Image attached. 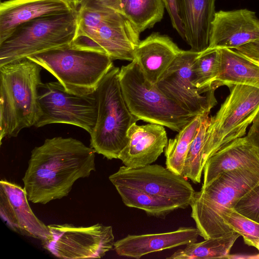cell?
<instances>
[{
	"label": "cell",
	"mask_w": 259,
	"mask_h": 259,
	"mask_svg": "<svg viewBox=\"0 0 259 259\" xmlns=\"http://www.w3.org/2000/svg\"><path fill=\"white\" fill-rule=\"evenodd\" d=\"M256 63H258V64H259V62H256Z\"/></svg>",
	"instance_id": "obj_36"
},
{
	"label": "cell",
	"mask_w": 259,
	"mask_h": 259,
	"mask_svg": "<svg viewBox=\"0 0 259 259\" xmlns=\"http://www.w3.org/2000/svg\"><path fill=\"white\" fill-rule=\"evenodd\" d=\"M259 40V19L246 9L216 12L208 49H236Z\"/></svg>",
	"instance_id": "obj_15"
},
{
	"label": "cell",
	"mask_w": 259,
	"mask_h": 259,
	"mask_svg": "<svg viewBox=\"0 0 259 259\" xmlns=\"http://www.w3.org/2000/svg\"><path fill=\"white\" fill-rule=\"evenodd\" d=\"M246 137L259 155V113L253 120Z\"/></svg>",
	"instance_id": "obj_34"
},
{
	"label": "cell",
	"mask_w": 259,
	"mask_h": 259,
	"mask_svg": "<svg viewBox=\"0 0 259 259\" xmlns=\"http://www.w3.org/2000/svg\"><path fill=\"white\" fill-rule=\"evenodd\" d=\"M173 28L185 40V31L179 11V0H163Z\"/></svg>",
	"instance_id": "obj_31"
},
{
	"label": "cell",
	"mask_w": 259,
	"mask_h": 259,
	"mask_svg": "<svg viewBox=\"0 0 259 259\" xmlns=\"http://www.w3.org/2000/svg\"><path fill=\"white\" fill-rule=\"evenodd\" d=\"M209 121L208 115L202 117L200 125L188 152L182 175L195 184L200 183L205 164L204 147Z\"/></svg>",
	"instance_id": "obj_28"
},
{
	"label": "cell",
	"mask_w": 259,
	"mask_h": 259,
	"mask_svg": "<svg viewBox=\"0 0 259 259\" xmlns=\"http://www.w3.org/2000/svg\"><path fill=\"white\" fill-rule=\"evenodd\" d=\"M42 67L26 58L0 66V141L34 126L41 115L38 89Z\"/></svg>",
	"instance_id": "obj_2"
},
{
	"label": "cell",
	"mask_w": 259,
	"mask_h": 259,
	"mask_svg": "<svg viewBox=\"0 0 259 259\" xmlns=\"http://www.w3.org/2000/svg\"><path fill=\"white\" fill-rule=\"evenodd\" d=\"M240 235L235 232L217 238L192 242L175 251L168 259H208L228 258L231 248Z\"/></svg>",
	"instance_id": "obj_23"
},
{
	"label": "cell",
	"mask_w": 259,
	"mask_h": 259,
	"mask_svg": "<svg viewBox=\"0 0 259 259\" xmlns=\"http://www.w3.org/2000/svg\"><path fill=\"white\" fill-rule=\"evenodd\" d=\"M128 142L118 159L131 168H139L155 162L163 152L168 139L164 126L156 123L138 125L134 123L129 128Z\"/></svg>",
	"instance_id": "obj_16"
},
{
	"label": "cell",
	"mask_w": 259,
	"mask_h": 259,
	"mask_svg": "<svg viewBox=\"0 0 259 259\" xmlns=\"http://www.w3.org/2000/svg\"><path fill=\"white\" fill-rule=\"evenodd\" d=\"M179 11L190 50L200 53L207 49L216 13L215 0H179Z\"/></svg>",
	"instance_id": "obj_21"
},
{
	"label": "cell",
	"mask_w": 259,
	"mask_h": 259,
	"mask_svg": "<svg viewBox=\"0 0 259 259\" xmlns=\"http://www.w3.org/2000/svg\"><path fill=\"white\" fill-rule=\"evenodd\" d=\"M202 116L196 117L179 132L174 138L168 140L165 148L166 167L177 175H182L188 152Z\"/></svg>",
	"instance_id": "obj_25"
},
{
	"label": "cell",
	"mask_w": 259,
	"mask_h": 259,
	"mask_svg": "<svg viewBox=\"0 0 259 259\" xmlns=\"http://www.w3.org/2000/svg\"><path fill=\"white\" fill-rule=\"evenodd\" d=\"M126 1L127 0H86L81 6L106 8L122 14L123 9Z\"/></svg>",
	"instance_id": "obj_32"
},
{
	"label": "cell",
	"mask_w": 259,
	"mask_h": 259,
	"mask_svg": "<svg viewBox=\"0 0 259 259\" xmlns=\"http://www.w3.org/2000/svg\"><path fill=\"white\" fill-rule=\"evenodd\" d=\"M238 169L259 173V155L246 136L233 140L207 160L203 168L201 189L224 173Z\"/></svg>",
	"instance_id": "obj_19"
},
{
	"label": "cell",
	"mask_w": 259,
	"mask_h": 259,
	"mask_svg": "<svg viewBox=\"0 0 259 259\" xmlns=\"http://www.w3.org/2000/svg\"><path fill=\"white\" fill-rule=\"evenodd\" d=\"M221 218L232 232L242 236L246 244L259 250V223L242 215L233 208L225 209Z\"/></svg>",
	"instance_id": "obj_29"
},
{
	"label": "cell",
	"mask_w": 259,
	"mask_h": 259,
	"mask_svg": "<svg viewBox=\"0 0 259 259\" xmlns=\"http://www.w3.org/2000/svg\"><path fill=\"white\" fill-rule=\"evenodd\" d=\"M49 237L42 244L56 257L63 259L101 258L113 249L114 236L112 227L101 224L88 227L72 225L48 226Z\"/></svg>",
	"instance_id": "obj_11"
},
{
	"label": "cell",
	"mask_w": 259,
	"mask_h": 259,
	"mask_svg": "<svg viewBox=\"0 0 259 259\" xmlns=\"http://www.w3.org/2000/svg\"><path fill=\"white\" fill-rule=\"evenodd\" d=\"M199 235L197 228L192 227L164 233L128 235L114 242V248L119 256L139 259L150 253L196 242Z\"/></svg>",
	"instance_id": "obj_18"
},
{
	"label": "cell",
	"mask_w": 259,
	"mask_h": 259,
	"mask_svg": "<svg viewBox=\"0 0 259 259\" xmlns=\"http://www.w3.org/2000/svg\"><path fill=\"white\" fill-rule=\"evenodd\" d=\"M215 115L209 117L204 160L233 141L243 137L259 113V87L234 84Z\"/></svg>",
	"instance_id": "obj_9"
},
{
	"label": "cell",
	"mask_w": 259,
	"mask_h": 259,
	"mask_svg": "<svg viewBox=\"0 0 259 259\" xmlns=\"http://www.w3.org/2000/svg\"><path fill=\"white\" fill-rule=\"evenodd\" d=\"M199 53L182 50L156 84L167 97L198 116L209 114L217 104L215 90L204 95L193 83V64Z\"/></svg>",
	"instance_id": "obj_13"
},
{
	"label": "cell",
	"mask_w": 259,
	"mask_h": 259,
	"mask_svg": "<svg viewBox=\"0 0 259 259\" xmlns=\"http://www.w3.org/2000/svg\"><path fill=\"white\" fill-rule=\"evenodd\" d=\"M258 185L259 173L238 169L224 173L207 187L195 192L190 206L199 235L207 239L232 232L223 221L222 212L232 208Z\"/></svg>",
	"instance_id": "obj_5"
},
{
	"label": "cell",
	"mask_w": 259,
	"mask_h": 259,
	"mask_svg": "<svg viewBox=\"0 0 259 259\" xmlns=\"http://www.w3.org/2000/svg\"><path fill=\"white\" fill-rule=\"evenodd\" d=\"M123 96L132 113L138 119L180 132L198 116L167 97L145 77L135 60L120 68Z\"/></svg>",
	"instance_id": "obj_7"
},
{
	"label": "cell",
	"mask_w": 259,
	"mask_h": 259,
	"mask_svg": "<svg viewBox=\"0 0 259 259\" xmlns=\"http://www.w3.org/2000/svg\"><path fill=\"white\" fill-rule=\"evenodd\" d=\"M115 187L126 206L143 210L150 216L162 217L181 208L171 200L136 188L121 185Z\"/></svg>",
	"instance_id": "obj_24"
},
{
	"label": "cell",
	"mask_w": 259,
	"mask_h": 259,
	"mask_svg": "<svg viewBox=\"0 0 259 259\" xmlns=\"http://www.w3.org/2000/svg\"><path fill=\"white\" fill-rule=\"evenodd\" d=\"M219 72L212 88L245 84L259 87V64L232 49H220Z\"/></svg>",
	"instance_id": "obj_22"
},
{
	"label": "cell",
	"mask_w": 259,
	"mask_h": 259,
	"mask_svg": "<svg viewBox=\"0 0 259 259\" xmlns=\"http://www.w3.org/2000/svg\"><path fill=\"white\" fill-rule=\"evenodd\" d=\"M75 7L77 9L86 0H72Z\"/></svg>",
	"instance_id": "obj_35"
},
{
	"label": "cell",
	"mask_w": 259,
	"mask_h": 259,
	"mask_svg": "<svg viewBox=\"0 0 259 259\" xmlns=\"http://www.w3.org/2000/svg\"><path fill=\"white\" fill-rule=\"evenodd\" d=\"M220 51L208 49L199 53L192 65L193 83L202 93L211 90L219 72Z\"/></svg>",
	"instance_id": "obj_27"
},
{
	"label": "cell",
	"mask_w": 259,
	"mask_h": 259,
	"mask_svg": "<svg viewBox=\"0 0 259 259\" xmlns=\"http://www.w3.org/2000/svg\"><path fill=\"white\" fill-rule=\"evenodd\" d=\"M120 68L113 66L95 92L97 119L90 134L91 147L108 159H118L128 142L127 131L139 120L130 111L123 96Z\"/></svg>",
	"instance_id": "obj_4"
},
{
	"label": "cell",
	"mask_w": 259,
	"mask_h": 259,
	"mask_svg": "<svg viewBox=\"0 0 259 259\" xmlns=\"http://www.w3.org/2000/svg\"><path fill=\"white\" fill-rule=\"evenodd\" d=\"M41 115L36 127L53 123L71 124L90 134L96 122L95 93L79 96L68 92L58 81L41 82L38 89Z\"/></svg>",
	"instance_id": "obj_10"
},
{
	"label": "cell",
	"mask_w": 259,
	"mask_h": 259,
	"mask_svg": "<svg viewBox=\"0 0 259 259\" xmlns=\"http://www.w3.org/2000/svg\"><path fill=\"white\" fill-rule=\"evenodd\" d=\"M182 50L168 36L154 32L140 41L134 51V60L146 79L154 85Z\"/></svg>",
	"instance_id": "obj_20"
},
{
	"label": "cell",
	"mask_w": 259,
	"mask_h": 259,
	"mask_svg": "<svg viewBox=\"0 0 259 259\" xmlns=\"http://www.w3.org/2000/svg\"><path fill=\"white\" fill-rule=\"evenodd\" d=\"M164 9L163 0H127L122 15L141 33L162 20Z\"/></svg>",
	"instance_id": "obj_26"
},
{
	"label": "cell",
	"mask_w": 259,
	"mask_h": 259,
	"mask_svg": "<svg viewBox=\"0 0 259 259\" xmlns=\"http://www.w3.org/2000/svg\"><path fill=\"white\" fill-rule=\"evenodd\" d=\"M77 17V9L19 25L0 43V66L71 44L76 32Z\"/></svg>",
	"instance_id": "obj_8"
},
{
	"label": "cell",
	"mask_w": 259,
	"mask_h": 259,
	"mask_svg": "<svg viewBox=\"0 0 259 259\" xmlns=\"http://www.w3.org/2000/svg\"><path fill=\"white\" fill-rule=\"evenodd\" d=\"M77 10L71 46L106 54L113 60H134L140 33L123 15L98 7L81 6Z\"/></svg>",
	"instance_id": "obj_3"
},
{
	"label": "cell",
	"mask_w": 259,
	"mask_h": 259,
	"mask_svg": "<svg viewBox=\"0 0 259 259\" xmlns=\"http://www.w3.org/2000/svg\"><path fill=\"white\" fill-rule=\"evenodd\" d=\"M76 10L72 0H8L1 2L0 43L25 22Z\"/></svg>",
	"instance_id": "obj_17"
},
{
	"label": "cell",
	"mask_w": 259,
	"mask_h": 259,
	"mask_svg": "<svg viewBox=\"0 0 259 259\" xmlns=\"http://www.w3.org/2000/svg\"><path fill=\"white\" fill-rule=\"evenodd\" d=\"M109 179L114 186L132 187L166 198L181 208L190 205L195 192L185 178L158 164L139 168L122 166L110 175Z\"/></svg>",
	"instance_id": "obj_12"
},
{
	"label": "cell",
	"mask_w": 259,
	"mask_h": 259,
	"mask_svg": "<svg viewBox=\"0 0 259 259\" xmlns=\"http://www.w3.org/2000/svg\"><path fill=\"white\" fill-rule=\"evenodd\" d=\"M235 50L252 60L259 62V40L245 44Z\"/></svg>",
	"instance_id": "obj_33"
},
{
	"label": "cell",
	"mask_w": 259,
	"mask_h": 259,
	"mask_svg": "<svg viewBox=\"0 0 259 259\" xmlns=\"http://www.w3.org/2000/svg\"><path fill=\"white\" fill-rule=\"evenodd\" d=\"M25 190L6 180L0 182V215L13 231L40 240L50 236L48 226L31 209Z\"/></svg>",
	"instance_id": "obj_14"
},
{
	"label": "cell",
	"mask_w": 259,
	"mask_h": 259,
	"mask_svg": "<svg viewBox=\"0 0 259 259\" xmlns=\"http://www.w3.org/2000/svg\"><path fill=\"white\" fill-rule=\"evenodd\" d=\"M232 208L242 215L259 223V185L244 195Z\"/></svg>",
	"instance_id": "obj_30"
},
{
	"label": "cell",
	"mask_w": 259,
	"mask_h": 259,
	"mask_svg": "<svg viewBox=\"0 0 259 259\" xmlns=\"http://www.w3.org/2000/svg\"><path fill=\"white\" fill-rule=\"evenodd\" d=\"M95 153L72 138L46 139L31 151L22 178L28 200L46 204L67 196L78 179L95 171Z\"/></svg>",
	"instance_id": "obj_1"
},
{
	"label": "cell",
	"mask_w": 259,
	"mask_h": 259,
	"mask_svg": "<svg viewBox=\"0 0 259 259\" xmlns=\"http://www.w3.org/2000/svg\"><path fill=\"white\" fill-rule=\"evenodd\" d=\"M27 58L51 73L68 92L79 96L94 94L114 66L113 60L107 54L71 44Z\"/></svg>",
	"instance_id": "obj_6"
}]
</instances>
